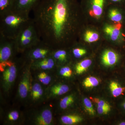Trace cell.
Listing matches in <instances>:
<instances>
[{
	"mask_svg": "<svg viewBox=\"0 0 125 125\" xmlns=\"http://www.w3.org/2000/svg\"><path fill=\"white\" fill-rule=\"evenodd\" d=\"M75 0H40L33 8V22L40 39L54 49L66 39Z\"/></svg>",
	"mask_w": 125,
	"mask_h": 125,
	"instance_id": "obj_1",
	"label": "cell"
},
{
	"mask_svg": "<svg viewBox=\"0 0 125 125\" xmlns=\"http://www.w3.org/2000/svg\"><path fill=\"white\" fill-rule=\"evenodd\" d=\"M30 13L13 10L0 16V36L14 40L32 21Z\"/></svg>",
	"mask_w": 125,
	"mask_h": 125,
	"instance_id": "obj_2",
	"label": "cell"
},
{
	"mask_svg": "<svg viewBox=\"0 0 125 125\" xmlns=\"http://www.w3.org/2000/svg\"><path fill=\"white\" fill-rule=\"evenodd\" d=\"M23 58L12 60L0 62L1 85L3 92L9 94L15 82L19 70V64Z\"/></svg>",
	"mask_w": 125,
	"mask_h": 125,
	"instance_id": "obj_3",
	"label": "cell"
},
{
	"mask_svg": "<svg viewBox=\"0 0 125 125\" xmlns=\"http://www.w3.org/2000/svg\"><path fill=\"white\" fill-rule=\"evenodd\" d=\"M40 40L36 27L32 21L20 31L14 39L18 53L22 54Z\"/></svg>",
	"mask_w": 125,
	"mask_h": 125,
	"instance_id": "obj_4",
	"label": "cell"
},
{
	"mask_svg": "<svg viewBox=\"0 0 125 125\" xmlns=\"http://www.w3.org/2000/svg\"><path fill=\"white\" fill-rule=\"evenodd\" d=\"M54 49L41 39L22 53V58L25 61L31 63L52 55Z\"/></svg>",
	"mask_w": 125,
	"mask_h": 125,
	"instance_id": "obj_5",
	"label": "cell"
},
{
	"mask_svg": "<svg viewBox=\"0 0 125 125\" xmlns=\"http://www.w3.org/2000/svg\"><path fill=\"white\" fill-rule=\"evenodd\" d=\"M22 70L18 84L17 95L21 101L28 102L33 80L30 63L25 62Z\"/></svg>",
	"mask_w": 125,
	"mask_h": 125,
	"instance_id": "obj_6",
	"label": "cell"
},
{
	"mask_svg": "<svg viewBox=\"0 0 125 125\" xmlns=\"http://www.w3.org/2000/svg\"><path fill=\"white\" fill-rule=\"evenodd\" d=\"M31 123L35 125H52L54 124L53 110L46 106L36 111L30 118Z\"/></svg>",
	"mask_w": 125,
	"mask_h": 125,
	"instance_id": "obj_7",
	"label": "cell"
},
{
	"mask_svg": "<svg viewBox=\"0 0 125 125\" xmlns=\"http://www.w3.org/2000/svg\"><path fill=\"white\" fill-rule=\"evenodd\" d=\"M17 53L14 40L0 36V62L12 60Z\"/></svg>",
	"mask_w": 125,
	"mask_h": 125,
	"instance_id": "obj_8",
	"label": "cell"
},
{
	"mask_svg": "<svg viewBox=\"0 0 125 125\" xmlns=\"http://www.w3.org/2000/svg\"><path fill=\"white\" fill-rule=\"evenodd\" d=\"M37 80L32 81L29 101L32 105H36L46 99V89Z\"/></svg>",
	"mask_w": 125,
	"mask_h": 125,
	"instance_id": "obj_9",
	"label": "cell"
},
{
	"mask_svg": "<svg viewBox=\"0 0 125 125\" xmlns=\"http://www.w3.org/2000/svg\"><path fill=\"white\" fill-rule=\"evenodd\" d=\"M31 70L52 71L57 68L55 61L52 55L30 63Z\"/></svg>",
	"mask_w": 125,
	"mask_h": 125,
	"instance_id": "obj_10",
	"label": "cell"
},
{
	"mask_svg": "<svg viewBox=\"0 0 125 125\" xmlns=\"http://www.w3.org/2000/svg\"><path fill=\"white\" fill-rule=\"evenodd\" d=\"M69 90L70 87L67 84L54 82L46 89V99H54L62 96Z\"/></svg>",
	"mask_w": 125,
	"mask_h": 125,
	"instance_id": "obj_11",
	"label": "cell"
},
{
	"mask_svg": "<svg viewBox=\"0 0 125 125\" xmlns=\"http://www.w3.org/2000/svg\"><path fill=\"white\" fill-rule=\"evenodd\" d=\"M22 114L18 109L12 108L6 112L4 121L7 125H16L22 123L24 120Z\"/></svg>",
	"mask_w": 125,
	"mask_h": 125,
	"instance_id": "obj_12",
	"label": "cell"
},
{
	"mask_svg": "<svg viewBox=\"0 0 125 125\" xmlns=\"http://www.w3.org/2000/svg\"><path fill=\"white\" fill-rule=\"evenodd\" d=\"M90 6L89 14L94 18L98 19L103 13L106 0H88Z\"/></svg>",
	"mask_w": 125,
	"mask_h": 125,
	"instance_id": "obj_13",
	"label": "cell"
},
{
	"mask_svg": "<svg viewBox=\"0 0 125 125\" xmlns=\"http://www.w3.org/2000/svg\"><path fill=\"white\" fill-rule=\"evenodd\" d=\"M36 80L45 87H48L55 82V77L52 71H37Z\"/></svg>",
	"mask_w": 125,
	"mask_h": 125,
	"instance_id": "obj_14",
	"label": "cell"
},
{
	"mask_svg": "<svg viewBox=\"0 0 125 125\" xmlns=\"http://www.w3.org/2000/svg\"><path fill=\"white\" fill-rule=\"evenodd\" d=\"M40 0H16L14 10L30 13Z\"/></svg>",
	"mask_w": 125,
	"mask_h": 125,
	"instance_id": "obj_15",
	"label": "cell"
},
{
	"mask_svg": "<svg viewBox=\"0 0 125 125\" xmlns=\"http://www.w3.org/2000/svg\"><path fill=\"white\" fill-rule=\"evenodd\" d=\"M52 55L55 60L57 67L67 62L69 57L67 51L62 48L54 49Z\"/></svg>",
	"mask_w": 125,
	"mask_h": 125,
	"instance_id": "obj_16",
	"label": "cell"
},
{
	"mask_svg": "<svg viewBox=\"0 0 125 125\" xmlns=\"http://www.w3.org/2000/svg\"><path fill=\"white\" fill-rule=\"evenodd\" d=\"M121 25L119 23L115 25H107L104 28V32L110 37L113 41L119 40L121 38Z\"/></svg>",
	"mask_w": 125,
	"mask_h": 125,
	"instance_id": "obj_17",
	"label": "cell"
},
{
	"mask_svg": "<svg viewBox=\"0 0 125 125\" xmlns=\"http://www.w3.org/2000/svg\"><path fill=\"white\" fill-rule=\"evenodd\" d=\"M102 60L104 65L106 66H111L116 64L118 61V56L115 52L107 50L103 54Z\"/></svg>",
	"mask_w": 125,
	"mask_h": 125,
	"instance_id": "obj_18",
	"label": "cell"
},
{
	"mask_svg": "<svg viewBox=\"0 0 125 125\" xmlns=\"http://www.w3.org/2000/svg\"><path fill=\"white\" fill-rule=\"evenodd\" d=\"M83 118L76 114L63 115L60 118V121L63 125H72L78 124L83 120Z\"/></svg>",
	"mask_w": 125,
	"mask_h": 125,
	"instance_id": "obj_19",
	"label": "cell"
},
{
	"mask_svg": "<svg viewBox=\"0 0 125 125\" xmlns=\"http://www.w3.org/2000/svg\"><path fill=\"white\" fill-rule=\"evenodd\" d=\"M16 0H0V16L13 10Z\"/></svg>",
	"mask_w": 125,
	"mask_h": 125,
	"instance_id": "obj_20",
	"label": "cell"
},
{
	"mask_svg": "<svg viewBox=\"0 0 125 125\" xmlns=\"http://www.w3.org/2000/svg\"><path fill=\"white\" fill-rule=\"evenodd\" d=\"M109 88L113 96L115 97L124 95L125 93V87L121 86L115 81H112L110 83Z\"/></svg>",
	"mask_w": 125,
	"mask_h": 125,
	"instance_id": "obj_21",
	"label": "cell"
},
{
	"mask_svg": "<svg viewBox=\"0 0 125 125\" xmlns=\"http://www.w3.org/2000/svg\"><path fill=\"white\" fill-rule=\"evenodd\" d=\"M75 97L72 94H69L62 98L59 103V107L62 110H65L74 103Z\"/></svg>",
	"mask_w": 125,
	"mask_h": 125,
	"instance_id": "obj_22",
	"label": "cell"
},
{
	"mask_svg": "<svg viewBox=\"0 0 125 125\" xmlns=\"http://www.w3.org/2000/svg\"><path fill=\"white\" fill-rule=\"evenodd\" d=\"M92 61L90 59H85L78 62L75 67V72L78 74H81L86 71L91 66Z\"/></svg>",
	"mask_w": 125,
	"mask_h": 125,
	"instance_id": "obj_23",
	"label": "cell"
},
{
	"mask_svg": "<svg viewBox=\"0 0 125 125\" xmlns=\"http://www.w3.org/2000/svg\"><path fill=\"white\" fill-rule=\"evenodd\" d=\"M99 38L98 34L94 31L88 30L85 32L84 39L86 42L92 43L97 42Z\"/></svg>",
	"mask_w": 125,
	"mask_h": 125,
	"instance_id": "obj_24",
	"label": "cell"
},
{
	"mask_svg": "<svg viewBox=\"0 0 125 125\" xmlns=\"http://www.w3.org/2000/svg\"><path fill=\"white\" fill-rule=\"evenodd\" d=\"M109 15L111 20L113 22L119 23L122 20V15L117 9L114 8L110 10Z\"/></svg>",
	"mask_w": 125,
	"mask_h": 125,
	"instance_id": "obj_25",
	"label": "cell"
},
{
	"mask_svg": "<svg viewBox=\"0 0 125 125\" xmlns=\"http://www.w3.org/2000/svg\"><path fill=\"white\" fill-rule=\"evenodd\" d=\"M99 83L97 78L93 76H90L84 80L83 82V85L86 88H92L97 86Z\"/></svg>",
	"mask_w": 125,
	"mask_h": 125,
	"instance_id": "obj_26",
	"label": "cell"
},
{
	"mask_svg": "<svg viewBox=\"0 0 125 125\" xmlns=\"http://www.w3.org/2000/svg\"><path fill=\"white\" fill-rule=\"evenodd\" d=\"M58 70L59 74L64 78H70L72 76L73 74L71 68L67 66H62L60 67Z\"/></svg>",
	"mask_w": 125,
	"mask_h": 125,
	"instance_id": "obj_27",
	"label": "cell"
},
{
	"mask_svg": "<svg viewBox=\"0 0 125 125\" xmlns=\"http://www.w3.org/2000/svg\"><path fill=\"white\" fill-rule=\"evenodd\" d=\"M83 104L85 109L89 115H94L95 112L91 101L88 98H85L83 100Z\"/></svg>",
	"mask_w": 125,
	"mask_h": 125,
	"instance_id": "obj_28",
	"label": "cell"
},
{
	"mask_svg": "<svg viewBox=\"0 0 125 125\" xmlns=\"http://www.w3.org/2000/svg\"><path fill=\"white\" fill-rule=\"evenodd\" d=\"M87 51L85 49L79 48H75L72 50V53L74 57L79 58L86 54Z\"/></svg>",
	"mask_w": 125,
	"mask_h": 125,
	"instance_id": "obj_29",
	"label": "cell"
},
{
	"mask_svg": "<svg viewBox=\"0 0 125 125\" xmlns=\"http://www.w3.org/2000/svg\"><path fill=\"white\" fill-rule=\"evenodd\" d=\"M91 100L93 102L96 104L98 107L106 108H111L110 105L107 103L103 100H101L99 99L96 98H93L92 97H90Z\"/></svg>",
	"mask_w": 125,
	"mask_h": 125,
	"instance_id": "obj_30",
	"label": "cell"
},
{
	"mask_svg": "<svg viewBox=\"0 0 125 125\" xmlns=\"http://www.w3.org/2000/svg\"><path fill=\"white\" fill-rule=\"evenodd\" d=\"M111 108L99 107H98L97 111L99 114H107L110 110Z\"/></svg>",
	"mask_w": 125,
	"mask_h": 125,
	"instance_id": "obj_31",
	"label": "cell"
},
{
	"mask_svg": "<svg viewBox=\"0 0 125 125\" xmlns=\"http://www.w3.org/2000/svg\"><path fill=\"white\" fill-rule=\"evenodd\" d=\"M109 1L114 3H120L124 1L125 0H109Z\"/></svg>",
	"mask_w": 125,
	"mask_h": 125,
	"instance_id": "obj_32",
	"label": "cell"
},
{
	"mask_svg": "<svg viewBox=\"0 0 125 125\" xmlns=\"http://www.w3.org/2000/svg\"><path fill=\"white\" fill-rule=\"evenodd\" d=\"M119 125H125V122H121V123L119 124Z\"/></svg>",
	"mask_w": 125,
	"mask_h": 125,
	"instance_id": "obj_33",
	"label": "cell"
},
{
	"mask_svg": "<svg viewBox=\"0 0 125 125\" xmlns=\"http://www.w3.org/2000/svg\"><path fill=\"white\" fill-rule=\"evenodd\" d=\"M123 108H124V109L125 110V102L123 103Z\"/></svg>",
	"mask_w": 125,
	"mask_h": 125,
	"instance_id": "obj_34",
	"label": "cell"
}]
</instances>
